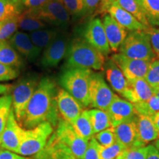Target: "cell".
I'll return each mask as SVG.
<instances>
[{"instance_id": "obj_1", "label": "cell", "mask_w": 159, "mask_h": 159, "mask_svg": "<svg viewBox=\"0 0 159 159\" xmlns=\"http://www.w3.org/2000/svg\"><path fill=\"white\" fill-rule=\"evenodd\" d=\"M57 89L55 81L49 77L40 80L21 122L24 129L34 128L44 122L56 128L61 119L56 101Z\"/></svg>"}, {"instance_id": "obj_2", "label": "cell", "mask_w": 159, "mask_h": 159, "mask_svg": "<svg viewBox=\"0 0 159 159\" xmlns=\"http://www.w3.org/2000/svg\"><path fill=\"white\" fill-rule=\"evenodd\" d=\"M66 67L103 70L105 57L83 38H76L69 43L66 55Z\"/></svg>"}, {"instance_id": "obj_3", "label": "cell", "mask_w": 159, "mask_h": 159, "mask_svg": "<svg viewBox=\"0 0 159 159\" xmlns=\"http://www.w3.org/2000/svg\"><path fill=\"white\" fill-rule=\"evenodd\" d=\"M92 73L90 69L66 67L59 79L62 89L69 92L84 108L90 106L89 85Z\"/></svg>"}, {"instance_id": "obj_4", "label": "cell", "mask_w": 159, "mask_h": 159, "mask_svg": "<svg viewBox=\"0 0 159 159\" xmlns=\"http://www.w3.org/2000/svg\"><path fill=\"white\" fill-rule=\"evenodd\" d=\"M53 133L54 128L49 122L42 123L34 128L25 129L16 153L25 157L35 156L45 148Z\"/></svg>"}, {"instance_id": "obj_5", "label": "cell", "mask_w": 159, "mask_h": 159, "mask_svg": "<svg viewBox=\"0 0 159 159\" xmlns=\"http://www.w3.org/2000/svg\"><path fill=\"white\" fill-rule=\"evenodd\" d=\"M39 81L35 75H27L20 79L12 89V108L16 119L20 125Z\"/></svg>"}, {"instance_id": "obj_6", "label": "cell", "mask_w": 159, "mask_h": 159, "mask_svg": "<svg viewBox=\"0 0 159 159\" xmlns=\"http://www.w3.org/2000/svg\"><path fill=\"white\" fill-rule=\"evenodd\" d=\"M119 53L133 59L152 61L156 59L144 31L130 32L122 43Z\"/></svg>"}, {"instance_id": "obj_7", "label": "cell", "mask_w": 159, "mask_h": 159, "mask_svg": "<svg viewBox=\"0 0 159 159\" xmlns=\"http://www.w3.org/2000/svg\"><path fill=\"white\" fill-rule=\"evenodd\" d=\"M53 134L58 142L71 151L75 158H83L89 142L75 132L70 123L61 118Z\"/></svg>"}, {"instance_id": "obj_8", "label": "cell", "mask_w": 159, "mask_h": 159, "mask_svg": "<svg viewBox=\"0 0 159 159\" xmlns=\"http://www.w3.org/2000/svg\"><path fill=\"white\" fill-rule=\"evenodd\" d=\"M35 12L43 22L61 30H65L70 24V15L62 0H50Z\"/></svg>"}, {"instance_id": "obj_9", "label": "cell", "mask_w": 159, "mask_h": 159, "mask_svg": "<svg viewBox=\"0 0 159 159\" xmlns=\"http://www.w3.org/2000/svg\"><path fill=\"white\" fill-rule=\"evenodd\" d=\"M115 95L105 82L102 73L93 72L89 85L90 106L106 111Z\"/></svg>"}, {"instance_id": "obj_10", "label": "cell", "mask_w": 159, "mask_h": 159, "mask_svg": "<svg viewBox=\"0 0 159 159\" xmlns=\"http://www.w3.org/2000/svg\"><path fill=\"white\" fill-rule=\"evenodd\" d=\"M69 37L64 30H60L54 41L43 51L40 63L45 69L54 68L66 57L68 50Z\"/></svg>"}, {"instance_id": "obj_11", "label": "cell", "mask_w": 159, "mask_h": 159, "mask_svg": "<svg viewBox=\"0 0 159 159\" xmlns=\"http://www.w3.org/2000/svg\"><path fill=\"white\" fill-rule=\"evenodd\" d=\"M111 60L122 71L127 80L144 78L152 61L133 59L120 53L113 55Z\"/></svg>"}, {"instance_id": "obj_12", "label": "cell", "mask_w": 159, "mask_h": 159, "mask_svg": "<svg viewBox=\"0 0 159 159\" xmlns=\"http://www.w3.org/2000/svg\"><path fill=\"white\" fill-rule=\"evenodd\" d=\"M25 130L18 122L12 109L5 128L0 136V148L17 152Z\"/></svg>"}, {"instance_id": "obj_13", "label": "cell", "mask_w": 159, "mask_h": 159, "mask_svg": "<svg viewBox=\"0 0 159 159\" xmlns=\"http://www.w3.org/2000/svg\"><path fill=\"white\" fill-rule=\"evenodd\" d=\"M83 39L104 55H108L111 50L105 35L102 21L99 18L92 19L87 24L83 32Z\"/></svg>"}, {"instance_id": "obj_14", "label": "cell", "mask_w": 159, "mask_h": 159, "mask_svg": "<svg viewBox=\"0 0 159 159\" xmlns=\"http://www.w3.org/2000/svg\"><path fill=\"white\" fill-rule=\"evenodd\" d=\"M56 101L61 118L70 124L75 122L84 111V107L63 89H57Z\"/></svg>"}, {"instance_id": "obj_15", "label": "cell", "mask_w": 159, "mask_h": 159, "mask_svg": "<svg viewBox=\"0 0 159 159\" xmlns=\"http://www.w3.org/2000/svg\"><path fill=\"white\" fill-rule=\"evenodd\" d=\"M106 112L114 128L121 123L134 119L137 115L134 104L126 99L120 98L116 94Z\"/></svg>"}, {"instance_id": "obj_16", "label": "cell", "mask_w": 159, "mask_h": 159, "mask_svg": "<svg viewBox=\"0 0 159 159\" xmlns=\"http://www.w3.org/2000/svg\"><path fill=\"white\" fill-rule=\"evenodd\" d=\"M8 41L21 57L30 62L36 61L42 52L35 47L29 34L26 32L17 31Z\"/></svg>"}, {"instance_id": "obj_17", "label": "cell", "mask_w": 159, "mask_h": 159, "mask_svg": "<svg viewBox=\"0 0 159 159\" xmlns=\"http://www.w3.org/2000/svg\"><path fill=\"white\" fill-rule=\"evenodd\" d=\"M136 117V116L134 119L114 127L116 142L120 143L126 149L144 147L139 141Z\"/></svg>"}, {"instance_id": "obj_18", "label": "cell", "mask_w": 159, "mask_h": 159, "mask_svg": "<svg viewBox=\"0 0 159 159\" xmlns=\"http://www.w3.org/2000/svg\"><path fill=\"white\" fill-rule=\"evenodd\" d=\"M127 81V88L121 96L133 104L145 102L154 95L153 89L144 78Z\"/></svg>"}, {"instance_id": "obj_19", "label": "cell", "mask_w": 159, "mask_h": 159, "mask_svg": "<svg viewBox=\"0 0 159 159\" xmlns=\"http://www.w3.org/2000/svg\"><path fill=\"white\" fill-rule=\"evenodd\" d=\"M102 21L111 50L116 52L128 36V32L109 14L104 15Z\"/></svg>"}, {"instance_id": "obj_20", "label": "cell", "mask_w": 159, "mask_h": 159, "mask_svg": "<svg viewBox=\"0 0 159 159\" xmlns=\"http://www.w3.org/2000/svg\"><path fill=\"white\" fill-rule=\"evenodd\" d=\"M34 159H77L66 147L58 142L52 134L44 148Z\"/></svg>"}, {"instance_id": "obj_21", "label": "cell", "mask_w": 159, "mask_h": 159, "mask_svg": "<svg viewBox=\"0 0 159 159\" xmlns=\"http://www.w3.org/2000/svg\"><path fill=\"white\" fill-rule=\"evenodd\" d=\"M108 13L126 30L130 32L143 31L147 28V27L139 22L134 16L131 15L130 13L122 8L115 2L109 7Z\"/></svg>"}, {"instance_id": "obj_22", "label": "cell", "mask_w": 159, "mask_h": 159, "mask_svg": "<svg viewBox=\"0 0 159 159\" xmlns=\"http://www.w3.org/2000/svg\"><path fill=\"white\" fill-rule=\"evenodd\" d=\"M137 130L140 142L144 146L159 139V132L150 116L137 114L136 117Z\"/></svg>"}, {"instance_id": "obj_23", "label": "cell", "mask_w": 159, "mask_h": 159, "mask_svg": "<svg viewBox=\"0 0 159 159\" xmlns=\"http://www.w3.org/2000/svg\"><path fill=\"white\" fill-rule=\"evenodd\" d=\"M104 69L107 81L115 91L122 95L127 88L128 81L122 71L111 59L105 63Z\"/></svg>"}, {"instance_id": "obj_24", "label": "cell", "mask_w": 159, "mask_h": 159, "mask_svg": "<svg viewBox=\"0 0 159 159\" xmlns=\"http://www.w3.org/2000/svg\"><path fill=\"white\" fill-rule=\"evenodd\" d=\"M19 30L23 32L32 33L39 30L47 28L49 25L41 20L35 12L32 11H25L18 16Z\"/></svg>"}, {"instance_id": "obj_25", "label": "cell", "mask_w": 159, "mask_h": 159, "mask_svg": "<svg viewBox=\"0 0 159 159\" xmlns=\"http://www.w3.org/2000/svg\"><path fill=\"white\" fill-rule=\"evenodd\" d=\"M60 30H61L55 28V27H52V28L47 27V28L39 30L30 33L29 35L35 47L41 52H43L54 41Z\"/></svg>"}, {"instance_id": "obj_26", "label": "cell", "mask_w": 159, "mask_h": 159, "mask_svg": "<svg viewBox=\"0 0 159 159\" xmlns=\"http://www.w3.org/2000/svg\"><path fill=\"white\" fill-rule=\"evenodd\" d=\"M0 63L18 69L23 64L22 57L9 41H0Z\"/></svg>"}, {"instance_id": "obj_27", "label": "cell", "mask_w": 159, "mask_h": 159, "mask_svg": "<svg viewBox=\"0 0 159 159\" xmlns=\"http://www.w3.org/2000/svg\"><path fill=\"white\" fill-rule=\"evenodd\" d=\"M87 114L90 119L94 135L113 127L106 111L100 109L93 108L91 110H87Z\"/></svg>"}, {"instance_id": "obj_28", "label": "cell", "mask_w": 159, "mask_h": 159, "mask_svg": "<svg viewBox=\"0 0 159 159\" xmlns=\"http://www.w3.org/2000/svg\"><path fill=\"white\" fill-rule=\"evenodd\" d=\"M115 3L134 16L139 22L142 23L145 27H150L140 0H116Z\"/></svg>"}, {"instance_id": "obj_29", "label": "cell", "mask_w": 159, "mask_h": 159, "mask_svg": "<svg viewBox=\"0 0 159 159\" xmlns=\"http://www.w3.org/2000/svg\"><path fill=\"white\" fill-rule=\"evenodd\" d=\"M75 132L85 140L89 141L94 136L91 126L90 119L89 118L87 110H84L75 122L71 124Z\"/></svg>"}, {"instance_id": "obj_30", "label": "cell", "mask_w": 159, "mask_h": 159, "mask_svg": "<svg viewBox=\"0 0 159 159\" xmlns=\"http://www.w3.org/2000/svg\"><path fill=\"white\" fill-rule=\"evenodd\" d=\"M150 27H159V0H140Z\"/></svg>"}, {"instance_id": "obj_31", "label": "cell", "mask_w": 159, "mask_h": 159, "mask_svg": "<svg viewBox=\"0 0 159 159\" xmlns=\"http://www.w3.org/2000/svg\"><path fill=\"white\" fill-rule=\"evenodd\" d=\"M137 114L151 117L159 112V98L153 95L145 102L134 104Z\"/></svg>"}, {"instance_id": "obj_32", "label": "cell", "mask_w": 159, "mask_h": 159, "mask_svg": "<svg viewBox=\"0 0 159 159\" xmlns=\"http://www.w3.org/2000/svg\"><path fill=\"white\" fill-rule=\"evenodd\" d=\"M12 108L11 94H5L0 97V136L5 128Z\"/></svg>"}, {"instance_id": "obj_33", "label": "cell", "mask_w": 159, "mask_h": 159, "mask_svg": "<svg viewBox=\"0 0 159 159\" xmlns=\"http://www.w3.org/2000/svg\"><path fill=\"white\" fill-rule=\"evenodd\" d=\"M18 16L0 21V41H7L19 30Z\"/></svg>"}, {"instance_id": "obj_34", "label": "cell", "mask_w": 159, "mask_h": 159, "mask_svg": "<svg viewBox=\"0 0 159 159\" xmlns=\"http://www.w3.org/2000/svg\"><path fill=\"white\" fill-rule=\"evenodd\" d=\"M20 13L19 4L11 0H0V21L17 16Z\"/></svg>"}, {"instance_id": "obj_35", "label": "cell", "mask_w": 159, "mask_h": 159, "mask_svg": "<svg viewBox=\"0 0 159 159\" xmlns=\"http://www.w3.org/2000/svg\"><path fill=\"white\" fill-rule=\"evenodd\" d=\"M125 150V147L116 142L108 147H102L99 144V153L100 159H116Z\"/></svg>"}, {"instance_id": "obj_36", "label": "cell", "mask_w": 159, "mask_h": 159, "mask_svg": "<svg viewBox=\"0 0 159 159\" xmlns=\"http://www.w3.org/2000/svg\"><path fill=\"white\" fill-rule=\"evenodd\" d=\"M144 79L154 91L159 89V59H155L150 63Z\"/></svg>"}, {"instance_id": "obj_37", "label": "cell", "mask_w": 159, "mask_h": 159, "mask_svg": "<svg viewBox=\"0 0 159 159\" xmlns=\"http://www.w3.org/2000/svg\"><path fill=\"white\" fill-rule=\"evenodd\" d=\"M94 137L97 142L102 147L111 146L116 142L114 127L97 133L94 135Z\"/></svg>"}, {"instance_id": "obj_38", "label": "cell", "mask_w": 159, "mask_h": 159, "mask_svg": "<svg viewBox=\"0 0 159 159\" xmlns=\"http://www.w3.org/2000/svg\"><path fill=\"white\" fill-rule=\"evenodd\" d=\"M62 2L70 16L78 17L85 15L83 0H62Z\"/></svg>"}, {"instance_id": "obj_39", "label": "cell", "mask_w": 159, "mask_h": 159, "mask_svg": "<svg viewBox=\"0 0 159 159\" xmlns=\"http://www.w3.org/2000/svg\"><path fill=\"white\" fill-rule=\"evenodd\" d=\"M148 153V146L125 150L119 158L120 159H146Z\"/></svg>"}, {"instance_id": "obj_40", "label": "cell", "mask_w": 159, "mask_h": 159, "mask_svg": "<svg viewBox=\"0 0 159 159\" xmlns=\"http://www.w3.org/2000/svg\"><path fill=\"white\" fill-rule=\"evenodd\" d=\"M144 31L148 35L156 59H159V29L154 27H148Z\"/></svg>"}, {"instance_id": "obj_41", "label": "cell", "mask_w": 159, "mask_h": 159, "mask_svg": "<svg viewBox=\"0 0 159 159\" xmlns=\"http://www.w3.org/2000/svg\"><path fill=\"white\" fill-rule=\"evenodd\" d=\"M99 144L94 137L89 141V144L83 159H100L99 153Z\"/></svg>"}, {"instance_id": "obj_42", "label": "cell", "mask_w": 159, "mask_h": 159, "mask_svg": "<svg viewBox=\"0 0 159 159\" xmlns=\"http://www.w3.org/2000/svg\"><path fill=\"white\" fill-rule=\"evenodd\" d=\"M19 76L17 69L0 63V81H9Z\"/></svg>"}, {"instance_id": "obj_43", "label": "cell", "mask_w": 159, "mask_h": 159, "mask_svg": "<svg viewBox=\"0 0 159 159\" xmlns=\"http://www.w3.org/2000/svg\"><path fill=\"white\" fill-rule=\"evenodd\" d=\"M49 1L50 0H22L20 3L26 9L25 11H36Z\"/></svg>"}, {"instance_id": "obj_44", "label": "cell", "mask_w": 159, "mask_h": 159, "mask_svg": "<svg viewBox=\"0 0 159 159\" xmlns=\"http://www.w3.org/2000/svg\"><path fill=\"white\" fill-rule=\"evenodd\" d=\"M85 7V14H92L94 12L99 13L102 0H83Z\"/></svg>"}, {"instance_id": "obj_45", "label": "cell", "mask_w": 159, "mask_h": 159, "mask_svg": "<svg viewBox=\"0 0 159 159\" xmlns=\"http://www.w3.org/2000/svg\"><path fill=\"white\" fill-rule=\"evenodd\" d=\"M0 159H28L16 152L0 148Z\"/></svg>"}, {"instance_id": "obj_46", "label": "cell", "mask_w": 159, "mask_h": 159, "mask_svg": "<svg viewBox=\"0 0 159 159\" xmlns=\"http://www.w3.org/2000/svg\"><path fill=\"white\" fill-rule=\"evenodd\" d=\"M148 153L146 159H159V151L153 144L148 145Z\"/></svg>"}, {"instance_id": "obj_47", "label": "cell", "mask_w": 159, "mask_h": 159, "mask_svg": "<svg viewBox=\"0 0 159 159\" xmlns=\"http://www.w3.org/2000/svg\"><path fill=\"white\" fill-rule=\"evenodd\" d=\"M10 90H11V86L9 85H4L0 83V96L7 94Z\"/></svg>"}, {"instance_id": "obj_48", "label": "cell", "mask_w": 159, "mask_h": 159, "mask_svg": "<svg viewBox=\"0 0 159 159\" xmlns=\"http://www.w3.org/2000/svg\"><path fill=\"white\" fill-rule=\"evenodd\" d=\"M151 119H152V122H153L155 126L158 131L159 132V112L157 113V114H154L153 116H151Z\"/></svg>"}, {"instance_id": "obj_49", "label": "cell", "mask_w": 159, "mask_h": 159, "mask_svg": "<svg viewBox=\"0 0 159 159\" xmlns=\"http://www.w3.org/2000/svg\"><path fill=\"white\" fill-rule=\"evenodd\" d=\"M154 146L156 147L157 150L159 151V139H156V141H155V143H154Z\"/></svg>"}, {"instance_id": "obj_50", "label": "cell", "mask_w": 159, "mask_h": 159, "mask_svg": "<svg viewBox=\"0 0 159 159\" xmlns=\"http://www.w3.org/2000/svg\"><path fill=\"white\" fill-rule=\"evenodd\" d=\"M154 95H156V97H158L159 98V89H157V90L154 91Z\"/></svg>"}, {"instance_id": "obj_51", "label": "cell", "mask_w": 159, "mask_h": 159, "mask_svg": "<svg viewBox=\"0 0 159 159\" xmlns=\"http://www.w3.org/2000/svg\"><path fill=\"white\" fill-rule=\"evenodd\" d=\"M11 1H13V2H21V1H22V0H11Z\"/></svg>"}, {"instance_id": "obj_52", "label": "cell", "mask_w": 159, "mask_h": 159, "mask_svg": "<svg viewBox=\"0 0 159 159\" xmlns=\"http://www.w3.org/2000/svg\"><path fill=\"white\" fill-rule=\"evenodd\" d=\"M113 2H115V1H116V0H112Z\"/></svg>"}, {"instance_id": "obj_53", "label": "cell", "mask_w": 159, "mask_h": 159, "mask_svg": "<svg viewBox=\"0 0 159 159\" xmlns=\"http://www.w3.org/2000/svg\"><path fill=\"white\" fill-rule=\"evenodd\" d=\"M116 159H120V158H119V157H118V158H117Z\"/></svg>"}, {"instance_id": "obj_54", "label": "cell", "mask_w": 159, "mask_h": 159, "mask_svg": "<svg viewBox=\"0 0 159 159\" xmlns=\"http://www.w3.org/2000/svg\"><path fill=\"white\" fill-rule=\"evenodd\" d=\"M28 159H34V158H28Z\"/></svg>"}]
</instances>
